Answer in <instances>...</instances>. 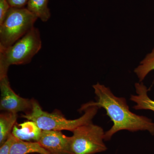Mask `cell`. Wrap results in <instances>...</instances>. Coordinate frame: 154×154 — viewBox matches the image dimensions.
Returning a JSON list of instances; mask_svg holds the SVG:
<instances>
[{"label": "cell", "instance_id": "4fadbf2b", "mask_svg": "<svg viewBox=\"0 0 154 154\" xmlns=\"http://www.w3.org/2000/svg\"><path fill=\"white\" fill-rule=\"evenodd\" d=\"M154 70V48L152 52L146 56L140 64L134 69V72L141 82L148 74Z\"/></svg>", "mask_w": 154, "mask_h": 154}, {"label": "cell", "instance_id": "8992f818", "mask_svg": "<svg viewBox=\"0 0 154 154\" xmlns=\"http://www.w3.org/2000/svg\"><path fill=\"white\" fill-rule=\"evenodd\" d=\"M0 90L1 110L16 114L19 112L27 113L31 111L32 100L17 95L11 88L8 76L0 79Z\"/></svg>", "mask_w": 154, "mask_h": 154}, {"label": "cell", "instance_id": "5bb4252c", "mask_svg": "<svg viewBox=\"0 0 154 154\" xmlns=\"http://www.w3.org/2000/svg\"><path fill=\"white\" fill-rule=\"evenodd\" d=\"M15 139L16 137L11 134L5 142L1 146L0 154H10L11 146Z\"/></svg>", "mask_w": 154, "mask_h": 154}, {"label": "cell", "instance_id": "6da1fadb", "mask_svg": "<svg viewBox=\"0 0 154 154\" xmlns=\"http://www.w3.org/2000/svg\"><path fill=\"white\" fill-rule=\"evenodd\" d=\"M96 96V102H90L83 104L80 112L89 107L96 106L106 110L113 125L105 131V140H110L116 133L126 130L131 132L148 131L154 135V123L151 119L143 116L137 115L130 110L126 99L115 96L110 88L97 83L93 86Z\"/></svg>", "mask_w": 154, "mask_h": 154}, {"label": "cell", "instance_id": "ac0fdd59", "mask_svg": "<svg viewBox=\"0 0 154 154\" xmlns=\"http://www.w3.org/2000/svg\"></svg>", "mask_w": 154, "mask_h": 154}, {"label": "cell", "instance_id": "277c9868", "mask_svg": "<svg viewBox=\"0 0 154 154\" xmlns=\"http://www.w3.org/2000/svg\"><path fill=\"white\" fill-rule=\"evenodd\" d=\"M38 19L27 8L11 7L0 24V50L10 47L25 36Z\"/></svg>", "mask_w": 154, "mask_h": 154}, {"label": "cell", "instance_id": "7c38bea8", "mask_svg": "<svg viewBox=\"0 0 154 154\" xmlns=\"http://www.w3.org/2000/svg\"><path fill=\"white\" fill-rule=\"evenodd\" d=\"M48 2V0H29L27 8L42 22H46L51 16Z\"/></svg>", "mask_w": 154, "mask_h": 154}, {"label": "cell", "instance_id": "8fae6325", "mask_svg": "<svg viewBox=\"0 0 154 154\" xmlns=\"http://www.w3.org/2000/svg\"><path fill=\"white\" fill-rule=\"evenodd\" d=\"M17 119L16 113L5 112L0 115V145L2 146L12 134Z\"/></svg>", "mask_w": 154, "mask_h": 154}, {"label": "cell", "instance_id": "9a60e30c", "mask_svg": "<svg viewBox=\"0 0 154 154\" xmlns=\"http://www.w3.org/2000/svg\"><path fill=\"white\" fill-rule=\"evenodd\" d=\"M11 8L7 0H0V24L3 22Z\"/></svg>", "mask_w": 154, "mask_h": 154}, {"label": "cell", "instance_id": "e0dca14e", "mask_svg": "<svg viewBox=\"0 0 154 154\" xmlns=\"http://www.w3.org/2000/svg\"><path fill=\"white\" fill-rule=\"evenodd\" d=\"M37 154V153H33V154Z\"/></svg>", "mask_w": 154, "mask_h": 154}, {"label": "cell", "instance_id": "52a82bcc", "mask_svg": "<svg viewBox=\"0 0 154 154\" xmlns=\"http://www.w3.org/2000/svg\"><path fill=\"white\" fill-rule=\"evenodd\" d=\"M38 142L51 154H72L71 137L59 131L42 130Z\"/></svg>", "mask_w": 154, "mask_h": 154}, {"label": "cell", "instance_id": "7a4b0ae2", "mask_svg": "<svg viewBox=\"0 0 154 154\" xmlns=\"http://www.w3.org/2000/svg\"><path fill=\"white\" fill-rule=\"evenodd\" d=\"M42 45L39 30L34 27L10 47L0 50V79L8 76L11 66L30 63Z\"/></svg>", "mask_w": 154, "mask_h": 154}, {"label": "cell", "instance_id": "3957f363", "mask_svg": "<svg viewBox=\"0 0 154 154\" xmlns=\"http://www.w3.org/2000/svg\"><path fill=\"white\" fill-rule=\"evenodd\" d=\"M32 103L31 111L22 115V117L34 122L42 130H65L73 132L79 127L92 122L99 109L96 106L88 107L84 110L85 113L82 116L71 120L67 119L60 113L44 111L36 100H32Z\"/></svg>", "mask_w": 154, "mask_h": 154}, {"label": "cell", "instance_id": "9c48e42d", "mask_svg": "<svg viewBox=\"0 0 154 154\" xmlns=\"http://www.w3.org/2000/svg\"><path fill=\"white\" fill-rule=\"evenodd\" d=\"M136 95H131V101L135 103L133 108L136 110H150L154 112V100H152L148 95L146 87L143 83L135 84Z\"/></svg>", "mask_w": 154, "mask_h": 154}, {"label": "cell", "instance_id": "30bf717a", "mask_svg": "<svg viewBox=\"0 0 154 154\" xmlns=\"http://www.w3.org/2000/svg\"><path fill=\"white\" fill-rule=\"evenodd\" d=\"M51 154L43 148L38 142L21 140L16 137L12 145L10 154Z\"/></svg>", "mask_w": 154, "mask_h": 154}, {"label": "cell", "instance_id": "ba28073f", "mask_svg": "<svg viewBox=\"0 0 154 154\" xmlns=\"http://www.w3.org/2000/svg\"><path fill=\"white\" fill-rule=\"evenodd\" d=\"M35 122L28 120L25 122L15 125L12 130V134L21 140L29 142H38L42 132Z\"/></svg>", "mask_w": 154, "mask_h": 154}, {"label": "cell", "instance_id": "2e32d148", "mask_svg": "<svg viewBox=\"0 0 154 154\" xmlns=\"http://www.w3.org/2000/svg\"><path fill=\"white\" fill-rule=\"evenodd\" d=\"M29 0H7L12 8H23L27 5Z\"/></svg>", "mask_w": 154, "mask_h": 154}, {"label": "cell", "instance_id": "5b68a950", "mask_svg": "<svg viewBox=\"0 0 154 154\" xmlns=\"http://www.w3.org/2000/svg\"><path fill=\"white\" fill-rule=\"evenodd\" d=\"M71 137L72 154H95L105 152V133L102 127L92 122L81 125L73 131Z\"/></svg>", "mask_w": 154, "mask_h": 154}]
</instances>
